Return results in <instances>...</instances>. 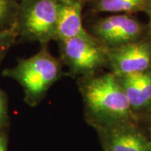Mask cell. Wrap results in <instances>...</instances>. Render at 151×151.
I'll use <instances>...</instances> for the list:
<instances>
[{
	"label": "cell",
	"mask_w": 151,
	"mask_h": 151,
	"mask_svg": "<svg viewBox=\"0 0 151 151\" xmlns=\"http://www.w3.org/2000/svg\"><path fill=\"white\" fill-rule=\"evenodd\" d=\"M83 102L85 119L97 129H102L136 119L129 99L110 71L99 70L77 78Z\"/></svg>",
	"instance_id": "obj_1"
},
{
	"label": "cell",
	"mask_w": 151,
	"mask_h": 151,
	"mask_svg": "<svg viewBox=\"0 0 151 151\" xmlns=\"http://www.w3.org/2000/svg\"><path fill=\"white\" fill-rule=\"evenodd\" d=\"M48 45H41L35 55L21 60L9 74L23 87L25 100L35 106L45 97L49 89L63 74L62 63L50 54Z\"/></svg>",
	"instance_id": "obj_2"
},
{
	"label": "cell",
	"mask_w": 151,
	"mask_h": 151,
	"mask_svg": "<svg viewBox=\"0 0 151 151\" xmlns=\"http://www.w3.org/2000/svg\"><path fill=\"white\" fill-rule=\"evenodd\" d=\"M57 42L60 61L67 66L70 76L79 78L107 68L108 49L98 43L87 30Z\"/></svg>",
	"instance_id": "obj_3"
},
{
	"label": "cell",
	"mask_w": 151,
	"mask_h": 151,
	"mask_svg": "<svg viewBox=\"0 0 151 151\" xmlns=\"http://www.w3.org/2000/svg\"><path fill=\"white\" fill-rule=\"evenodd\" d=\"M58 0H23L19 24L24 37L40 45L57 40Z\"/></svg>",
	"instance_id": "obj_4"
},
{
	"label": "cell",
	"mask_w": 151,
	"mask_h": 151,
	"mask_svg": "<svg viewBox=\"0 0 151 151\" xmlns=\"http://www.w3.org/2000/svg\"><path fill=\"white\" fill-rule=\"evenodd\" d=\"M88 32L108 50L148 37L147 25L132 14H112L97 19L92 24Z\"/></svg>",
	"instance_id": "obj_5"
},
{
	"label": "cell",
	"mask_w": 151,
	"mask_h": 151,
	"mask_svg": "<svg viewBox=\"0 0 151 151\" xmlns=\"http://www.w3.org/2000/svg\"><path fill=\"white\" fill-rule=\"evenodd\" d=\"M151 67V41L149 38L108 50L107 69L114 75L145 71Z\"/></svg>",
	"instance_id": "obj_6"
},
{
	"label": "cell",
	"mask_w": 151,
	"mask_h": 151,
	"mask_svg": "<svg viewBox=\"0 0 151 151\" xmlns=\"http://www.w3.org/2000/svg\"><path fill=\"white\" fill-rule=\"evenodd\" d=\"M129 119L102 129L106 151H151V140Z\"/></svg>",
	"instance_id": "obj_7"
},
{
	"label": "cell",
	"mask_w": 151,
	"mask_h": 151,
	"mask_svg": "<svg viewBox=\"0 0 151 151\" xmlns=\"http://www.w3.org/2000/svg\"><path fill=\"white\" fill-rule=\"evenodd\" d=\"M135 115L147 113L151 106V67L145 71L115 75Z\"/></svg>",
	"instance_id": "obj_8"
},
{
	"label": "cell",
	"mask_w": 151,
	"mask_h": 151,
	"mask_svg": "<svg viewBox=\"0 0 151 151\" xmlns=\"http://www.w3.org/2000/svg\"><path fill=\"white\" fill-rule=\"evenodd\" d=\"M57 40H64L76 37L85 33L86 29L82 25L81 0H58Z\"/></svg>",
	"instance_id": "obj_9"
},
{
	"label": "cell",
	"mask_w": 151,
	"mask_h": 151,
	"mask_svg": "<svg viewBox=\"0 0 151 151\" xmlns=\"http://www.w3.org/2000/svg\"><path fill=\"white\" fill-rule=\"evenodd\" d=\"M150 0H92V9L97 13L132 14L145 10Z\"/></svg>",
	"instance_id": "obj_10"
},
{
	"label": "cell",
	"mask_w": 151,
	"mask_h": 151,
	"mask_svg": "<svg viewBox=\"0 0 151 151\" xmlns=\"http://www.w3.org/2000/svg\"><path fill=\"white\" fill-rule=\"evenodd\" d=\"M16 11L14 0H0V26H4L11 20Z\"/></svg>",
	"instance_id": "obj_11"
},
{
	"label": "cell",
	"mask_w": 151,
	"mask_h": 151,
	"mask_svg": "<svg viewBox=\"0 0 151 151\" xmlns=\"http://www.w3.org/2000/svg\"><path fill=\"white\" fill-rule=\"evenodd\" d=\"M13 40V36L10 32L8 31H0V53L4 50L7 45Z\"/></svg>",
	"instance_id": "obj_12"
},
{
	"label": "cell",
	"mask_w": 151,
	"mask_h": 151,
	"mask_svg": "<svg viewBox=\"0 0 151 151\" xmlns=\"http://www.w3.org/2000/svg\"><path fill=\"white\" fill-rule=\"evenodd\" d=\"M5 114V104H4V100L3 98V96L0 92V122L3 120Z\"/></svg>",
	"instance_id": "obj_13"
},
{
	"label": "cell",
	"mask_w": 151,
	"mask_h": 151,
	"mask_svg": "<svg viewBox=\"0 0 151 151\" xmlns=\"http://www.w3.org/2000/svg\"><path fill=\"white\" fill-rule=\"evenodd\" d=\"M149 16V24H147V35L149 40L151 41V15H148Z\"/></svg>",
	"instance_id": "obj_14"
},
{
	"label": "cell",
	"mask_w": 151,
	"mask_h": 151,
	"mask_svg": "<svg viewBox=\"0 0 151 151\" xmlns=\"http://www.w3.org/2000/svg\"><path fill=\"white\" fill-rule=\"evenodd\" d=\"M145 12L148 15H151V0L149 1V3H148V4H147V7H146Z\"/></svg>",
	"instance_id": "obj_15"
},
{
	"label": "cell",
	"mask_w": 151,
	"mask_h": 151,
	"mask_svg": "<svg viewBox=\"0 0 151 151\" xmlns=\"http://www.w3.org/2000/svg\"><path fill=\"white\" fill-rule=\"evenodd\" d=\"M0 151H6L5 150V146L4 144V140L3 139L0 137Z\"/></svg>",
	"instance_id": "obj_16"
},
{
	"label": "cell",
	"mask_w": 151,
	"mask_h": 151,
	"mask_svg": "<svg viewBox=\"0 0 151 151\" xmlns=\"http://www.w3.org/2000/svg\"><path fill=\"white\" fill-rule=\"evenodd\" d=\"M147 113H149V114H150V115H151V106H150V109L148 110V112H147Z\"/></svg>",
	"instance_id": "obj_17"
}]
</instances>
